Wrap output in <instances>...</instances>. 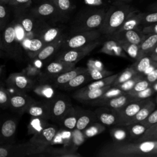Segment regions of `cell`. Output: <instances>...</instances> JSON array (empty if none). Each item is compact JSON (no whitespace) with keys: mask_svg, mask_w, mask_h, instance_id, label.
<instances>
[{"mask_svg":"<svg viewBox=\"0 0 157 157\" xmlns=\"http://www.w3.org/2000/svg\"><path fill=\"white\" fill-rule=\"evenodd\" d=\"M157 155V141L144 140L133 142H110L98 152L101 157H138Z\"/></svg>","mask_w":157,"mask_h":157,"instance_id":"cell-1","label":"cell"},{"mask_svg":"<svg viewBox=\"0 0 157 157\" xmlns=\"http://www.w3.org/2000/svg\"><path fill=\"white\" fill-rule=\"evenodd\" d=\"M118 2L110 6L106 11L104 21L99 28L102 35L107 36L117 32L129 14L135 10L128 4Z\"/></svg>","mask_w":157,"mask_h":157,"instance_id":"cell-2","label":"cell"},{"mask_svg":"<svg viewBox=\"0 0 157 157\" xmlns=\"http://www.w3.org/2000/svg\"><path fill=\"white\" fill-rule=\"evenodd\" d=\"M106 11L104 9L90 10L80 15L73 21L71 27V34L97 30L101 28Z\"/></svg>","mask_w":157,"mask_h":157,"instance_id":"cell-3","label":"cell"},{"mask_svg":"<svg viewBox=\"0 0 157 157\" xmlns=\"http://www.w3.org/2000/svg\"><path fill=\"white\" fill-rule=\"evenodd\" d=\"M102 35L99 29L72 33L67 36L61 50H69L86 47L99 40Z\"/></svg>","mask_w":157,"mask_h":157,"instance_id":"cell-4","label":"cell"},{"mask_svg":"<svg viewBox=\"0 0 157 157\" xmlns=\"http://www.w3.org/2000/svg\"><path fill=\"white\" fill-rule=\"evenodd\" d=\"M17 17L19 23L24 31L28 34H31L32 38L36 37L47 26L40 22L39 18L35 17L31 12L27 13L23 9H18ZM31 38V39H32Z\"/></svg>","mask_w":157,"mask_h":157,"instance_id":"cell-5","label":"cell"},{"mask_svg":"<svg viewBox=\"0 0 157 157\" xmlns=\"http://www.w3.org/2000/svg\"><path fill=\"white\" fill-rule=\"evenodd\" d=\"M1 49L10 58H15L20 53V45L16 41L13 25H9L4 29L1 39Z\"/></svg>","mask_w":157,"mask_h":157,"instance_id":"cell-6","label":"cell"},{"mask_svg":"<svg viewBox=\"0 0 157 157\" xmlns=\"http://www.w3.org/2000/svg\"><path fill=\"white\" fill-rule=\"evenodd\" d=\"M100 44L101 42L98 40L96 42L85 47L69 50H61V52L56 56V60H60L76 64L78 61L81 60L91 52Z\"/></svg>","mask_w":157,"mask_h":157,"instance_id":"cell-7","label":"cell"},{"mask_svg":"<svg viewBox=\"0 0 157 157\" xmlns=\"http://www.w3.org/2000/svg\"><path fill=\"white\" fill-rule=\"evenodd\" d=\"M56 133L57 129L55 126H48L44 127L34 133V135L30 139L29 142L38 148L47 149L52 144Z\"/></svg>","mask_w":157,"mask_h":157,"instance_id":"cell-8","label":"cell"},{"mask_svg":"<svg viewBox=\"0 0 157 157\" xmlns=\"http://www.w3.org/2000/svg\"><path fill=\"white\" fill-rule=\"evenodd\" d=\"M150 99L132 101L123 108L117 110L119 116V126H127L131 119L140 109L146 104Z\"/></svg>","mask_w":157,"mask_h":157,"instance_id":"cell-9","label":"cell"},{"mask_svg":"<svg viewBox=\"0 0 157 157\" xmlns=\"http://www.w3.org/2000/svg\"><path fill=\"white\" fill-rule=\"evenodd\" d=\"M50 119L60 123L61 120L72 106L71 103L64 97L57 96L50 102Z\"/></svg>","mask_w":157,"mask_h":157,"instance_id":"cell-10","label":"cell"},{"mask_svg":"<svg viewBox=\"0 0 157 157\" xmlns=\"http://www.w3.org/2000/svg\"><path fill=\"white\" fill-rule=\"evenodd\" d=\"M147 36L142 32V29H136L116 32L112 35L107 36V37L118 41L127 42L139 45Z\"/></svg>","mask_w":157,"mask_h":157,"instance_id":"cell-11","label":"cell"},{"mask_svg":"<svg viewBox=\"0 0 157 157\" xmlns=\"http://www.w3.org/2000/svg\"><path fill=\"white\" fill-rule=\"evenodd\" d=\"M9 86L18 93H25L31 89L33 82L28 75L22 73H13L7 79Z\"/></svg>","mask_w":157,"mask_h":157,"instance_id":"cell-12","label":"cell"},{"mask_svg":"<svg viewBox=\"0 0 157 157\" xmlns=\"http://www.w3.org/2000/svg\"><path fill=\"white\" fill-rule=\"evenodd\" d=\"M98 121L105 126H116L119 123L117 110L105 106H100L94 111Z\"/></svg>","mask_w":157,"mask_h":157,"instance_id":"cell-13","label":"cell"},{"mask_svg":"<svg viewBox=\"0 0 157 157\" xmlns=\"http://www.w3.org/2000/svg\"><path fill=\"white\" fill-rule=\"evenodd\" d=\"M111 87L112 85H109L103 88L84 91L78 90L75 93L73 97L76 100L81 102L91 104L92 102L99 100L101 96Z\"/></svg>","mask_w":157,"mask_h":157,"instance_id":"cell-14","label":"cell"},{"mask_svg":"<svg viewBox=\"0 0 157 157\" xmlns=\"http://www.w3.org/2000/svg\"><path fill=\"white\" fill-rule=\"evenodd\" d=\"M31 12L35 17L40 20L55 18L57 16L62 17L55 6L52 2L43 3L33 9Z\"/></svg>","mask_w":157,"mask_h":157,"instance_id":"cell-15","label":"cell"},{"mask_svg":"<svg viewBox=\"0 0 157 157\" xmlns=\"http://www.w3.org/2000/svg\"><path fill=\"white\" fill-rule=\"evenodd\" d=\"M66 37L67 36L63 34L56 40L45 45L39 53L34 57V58L40 61H44L50 57L59 50V49H60Z\"/></svg>","mask_w":157,"mask_h":157,"instance_id":"cell-16","label":"cell"},{"mask_svg":"<svg viewBox=\"0 0 157 157\" xmlns=\"http://www.w3.org/2000/svg\"><path fill=\"white\" fill-rule=\"evenodd\" d=\"M34 118L43 120L50 119V104L49 102H36L31 104L26 110Z\"/></svg>","mask_w":157,"mask_h":157,"instance_id":"cell-17","label":"cell"},{"mask_svg":"<svg viewBox=\"0 0 157 157\" xmlns=\"http://www.w3.org/2000/svg\"><path fill=\"white\" fill-rule=\"evenodd\" d=\"M131 66L138 74L145 76L157 67V61L153 60L150 56L147 55L136 60Z\"/></svg>","mask_w":157,"mask_h":157,"instance_id":"cell-18","label":"cell"},{"mask_svg":"<svg viewBox=\"0 0 157 157\" xmlns=\"http://www.w3.org/2000/svg\"><path fill=\"white\" fill-rule=\"evenodd\" d=\"M99 52L109 55L126 57V53L124 51L118 41L112 38L108 37V40L103 44Z\"/></svg>","mask_w":157,"mask_h":157,"instance_id":"cell-19","label":"cell"},{"mask_svg":"<svg viewBox=\"0 0 157 157\" xmlns=\"http://www.w3.org/2000/svg\"><path fill=\"white\" fill-rule=\"evenodd\" d=\"M75 64L63 61L56 60L47 66L45 71L48 75L55 78L57 75L75 67Z\"/></svg>","mask_w":157,"mask_h":157,"instance_id":"cell-20","label":"cell"},{"mask_svg":"<svg viewBox=\"0 0 157 157\" xmlns=\"http://www.w3.org/2000/svg\"><path fill=\"white\" fill-rule=\"evenodd\" d=\"M132 101H134L132 96L129 94L125 93L123 94L109 99L100 103L98 106H105L113 109L119 110Z\"/></svg>","mask_w":157,"mask_h":157,"instance_id":"cell-21","label":"cell"},{"mask_svg":"<svg viewBox=\"0 0 157 157\" xmlns=\"http://www.w3.org/2000/svg\"><path fill=\"white\" fill-rule=\"evenodd\" d=\"M34 101L23 93H18L11 95L10 107L20 111L26 110L28 107Z\"/></svg>","mask_w":157,"mask_h":157,"instance_id":"cell-22","label":"cell"},{"mask_svg":"<svg viewBox=\"0 0 157 157\" xmlns=\"http://www.w3.org/2000/svg\"><path fill=\"white\" fill-rule=\"evenodd\" d=\"M143 15L144 12H141L135 9L129 14L128 17L117 32L139 29V26L142 25Z\"/></svg>","mask_w":157,"mask_h":157,"instance_id":"cell-23","label":"cell"},{"mask_svg":"<svg viewBox=\"0 0 157 157\" xmlns=\"http://www.w3.org/2000/svg\"><path fill=\"white\" fill-rule=\"evenodd\" d=\"M98 121V120L94 112L88 110L80 109L75 129L80 131H83L88 126Z\"/></svg>","mask_w":157,"mask_h":157,"instance_id":"cell-24","label":"cell"},{"mask_svg":"<svg viewBox=\"0 0 157 157\" xmlns=\"http://www.w3.org/2000/svg\"><path fill=\"white\" fill-rule=\"evenodd\" d=\"M80 112V109L72 106L59 123L67 129L73 130L76 129Z\"/></svg>","mask_w":157,"mask_h":157,"instance_id":"cell-25","label":"cell"},{"mask_svg":"<svg viewBox=\"0 0 157 157\" xmlns=\"http://www.w3.org/2000/svg\"><path fill=\"white\" fill-rule=\"evenodd\" d=\"M87 69L88 68L85 67H74L53 78L55 84L57 86H60L61 87L63 85L69 82L76 75L86 71Z\"/></svg>","mask_w":157,"mask_h":157,"instance_id":"cell-26","label":"cell"},{"mask_svg":"<svg viewBox=\"0 0 157 157\" xmlns=\"http://www.w3.org/2000/svg\"><path fill=\"white\" fill-rule=\"evenodd\" d=\"M62 29L58 27H46L36 37L41 39L47 45L58 39L63 35Z\"/></svg>","mask_w":157,"mask_h":157,"instance_id":"cell-27","label":"cell"},{"mask_svg":"<svg viewBox=\"0 0 157 157\" xmlns=\"http://www.w3.org/2000/svg\"><path fill=\"white\" fill-rule=\"evenodd\" d=\"M155 103L151 99H149L148 102L145 104L140 110L136 113V115L131 119V120L128 123V125L134 123H141L144 120H145L149 115L155 109Z\"/></svg>","mask_w":157,"mask_h":157,"instance_id":"cell-28","label":"cell"},{"mask_svg":"<svg viewBox=\"0 0 157 157\" xmlns=\"http://www.w3.org/2000/svg\"><path fill=\"white\" fill-rule=\"evenodd\" d=\"M90 79H91V77L88 69L86 71L76 75L72 79H71L69 82L63 85L61 87L64 90H73L74 88H76L80 86L83 83H86L88 81L90 80Z\"/></svg>","mask_w":157,"mask_h":157,"instance_id":"cell-29","label":"cell"},{"mask_svg":"<svg viewBox=\"0 0 157 157\" xmlns=\"http://www.w3.org/2000/svg\"><path fill=\"white\" fill-rule=\"evenodd\" d=\"M157 44V34L147 35L139 45V58L148 55Z\"/></svg>","mask_w":157,"mask_h":157,"instance_id":"cell-30","label":"cell"},{"mask_svg":"<svg viewBox=\"0 0 157 157\" xmlns=\"http://www.w3.org/2000/svg\"><path fill=\"white\" fill-rule=\"evenodd\" d=\"M17 122L13 118L6 120L2 124L1 129V137L4 140H9L14 136L17 129Z\"/></svg>","mask_w":157,"mask_h":157,"instance_id":"cell-31","label":"cell"},{"mask_svg":"<svg viewBox=\"0 0 157 157\" xmlns=\"http://www.w3.org/2000/svg\"><path fill=\"white\" fill-rule=\"evenodd\" d=\"M119 74H113L109 77H107L105 78L99 79L98 80H96L95 82H93L88 85H87L85 86L82 87L79 91H88V90H95V89H98L101 88H103L109 85H112L113 82L115 81V80L117 78Z\"/></svg>","mask_w":157,"mask_h":157,"instance_id":"cell-32","label":"cell"},{"mask_svg":"<svg viewBox=\"0 0 157 157\" xmlns=\"http://www.w3.org/2000/svg\"><path fill=\"white\" fill-rule=\"evenodd\" d=\"M110 134L113 140L116 142H129V139H131L126 126L116 125L115 127L111 128Z\"/></svg>","mask_w":157,"mask_h":157,"instance_id":"cell-33","label":"cell"},{"mask_svg":"<svg viewBox=\"0 0 157 157\" xmlns=\"http://www.w3.org/2000/svg\"><path fill=\"white\" fill-rule=\"evenodd\" d=\"M45 156L54 157H75L81 156L76 151L67 148H51L48 147L45 151Z\"/></svg>","mask_w":157,"mask_h":157,"instance_id":"cell-34","label":"cell"},{"mask_svg":"<svg viewBox=\"0 0 157 157\" xmlns=\"http://www.w3.org/2000/svg\"><path fill=\"white\" fill-rule=\"evenodd\" d=\"M46 44L39 37L31 39L28 47V52L31 58H34Z\"/></svg>","mask_w":157,"mask_h":157,"instance_id":"cell-35","label":"cell"},{"mask_svg":"<svg viewBox=\"0 0 157 157\" xmlns=\"http://www.w3.org/2000/svg\"><path fill=\"white\" fill-rule=\"evenodd\" d=\"M126 126L129 132L130 138L132 139H138L144 134L148 128L141 123L131 124Z\"/></svg>","mask_w":157,"mask_h":157,"instance_id":"cell-36","label":"cell"},{"mask_svg":"<svg viewBox=\"0 0 157 157\" xmlns=\"http://www.w3.org/2000/svg\"><path fill=\"white\" fill-rule=\"evenodd\" d=\"M138 73L134 69V68L131 66L127 67L124 71H123L121 73L119 74L117 78L112 84V86H117L123 83L126 82L127 80L131 79L134 76L137 75Z\"/></svg>","mask_w":157,"mask_h":157,"instance_id":"cell-37","label":"cell"},{"mask_svg":"<svg viewBox=\"0 0 157 157\" xmlns=\"http://www.w3.org/2000/svg\"><path fill=\"white\" fill-rule=\"evenodd\" d=\"M105 129V126L104 124L99 121L95 122L83 131V135L86 138H90L101 134Z\"/></svg>","mask_w":157,"mask_h":157,"instance_id":"cell-38","label":"cell"},{"mask_svg":"<svg viewBox=\"0 0 157 157\" xmlns=\"http://www.w3.org/2000/svg\"><path fill=\"white\" fill-rule=\"evenodd\" d=\"M88 69L90 74L91 79L94 80L102 79L113 74V72L112 71H109L94 66H90Z\"/></svg>","mask_w":157,"mask_h":157,"instance_id":"cell-39","label":"cell"},{"mask_svg":"<svg viewBox=\"0 0 157 157\" xmlns=\"http://www.w3.org/2000/svg\"><path fill=\"white\" fill-rule=\"evenodd\" d=\"M120 45L126 53V54L129 56L131 58L134 59L136 61L139 58V45L129 43L127 42H121L118 41Z\"/></svg>","mask_w":157,"mask_h":157,"instance_id":"cell-40","label":"cell"},{"mask_svg":"<svg viewBox=\"0 0 157 157\" xmlns=\"http://www.w3.org/2000/svg\"><path fill=\"white\" fill-rule=\"evenodd\" d=\"M126 92H124V91L121 90V89H120L119 88H118L117 86H112L109 88L102 96L101 98L94 102H92L91 105H98L100 103L109 99H110L112 98H114V97H116L117 96H119V95H121V94H123L124 93H125Z\"/></svg>","mask_w":157,"mask_h":157,"instance_id":"cell-41","label":"cell"},{"mask_svg":"<svg viewBox=\"0 0 157 157\" xmlns=\"http://www.w3.org/2000/svg\"><path fill=\"white\" fill-rule=\"evenodd\" d=\"M50 1L55 6L62 17L67 14L72 9L70 0H50Z\"/></svg>","mask_w":157,"mask_h":157,"instance_id":"cell-42","label":"cell"},{"mask_svg":"<svg viewBox=\"0 0 157 157\" xmlns=\"http://www.w3.org/2000/svg\"><path fill=\"white\" fill-rule=\"evenodd\" d=\"M144 77H145L144 75L140 74H137V75L134 76L131 79L127 80L126 82H125L123 83L122 84H120L117 86L118 88H119L120 89H121V90L124 91V92L127 93L128 91H129L131 89H132V88L134 86V85L136 84V83L137 82H139L140 80H141L142 78H143Z\"/></svg>","mask_w":157,"mask_h":157,"instance_id":"cell-43","label":"cell"},{"mask_svg":"<svg viewBox=\"0 0 157 157\" xmlns=\"http://www.w3.org/2000/svg\"><path fill=\"white\" fill-rule=\"evenodd\" d=\"M157 139V123L153 124L144 132V134L140 137L137 141L144 140H156Z\"/></svg>","mask_w":157,"mask_h":157,"instance_id":"cell-44","label":"cell"},{"mask_svg":"<svg viewBox=\"0 0 157 157\" xmlns=\"http://www.w3.org/2000/svg\"><path fill=\"white\" fill-rule=\"evenodd\" d=\"M11 94L8 90L1 86L0 88V105L2 109H6L10 107Z\"/></svg>","mask_w":157,"mask_h":157,"instance_id":"cell-45","label":"cell"},{"mask_svg":"<svg viewBox=\"0 0 157 157\" xmlns=\"http://www.w3.org/2000/svg\"><path fill=\"white\" fill-rule=\"evenodd\" d=\"M152 84L151 83H150L145 78V77H144L141 80H140L139 82H137L136 83V84L134 85V86L132 88V89H131L130 91H128L127 93H128L131 95L134 94L136 93H138L139 91H141L147 88L148 87L150 86Z\"/></svg>","mask_w":157,"mask_h":157,"instance_id":"cell-46","label":"cell"},{"mask_svg":"<svg viewBox=\"0 0 157 157\" xmlns=\"http://www.w3.org/2000/svg\"><path fill=\"white\" fill-rule=\"evenodd\" d=\"M9 18V10L5 4L1 2L0 5V29L2 31L6 27Z\"/></svg>","mask_w":157,"mask_h":157,"instance_id":"cell-47","label":"cell"},{"mask_svg":"<svg viewBox=\"0 0 157 157\" xmlns=\"http://www.w3.org/2000/svg\"><path fill=\"white\" fill-rule=\"evenodd\" d=\"M153 92H154V90L153 89L151 85L147 88L141 91H139L138 93H136L134 94H132L131 96H132L134 101L145 99H148L150 97H151V95L153 94Z\"/></svg>","mask_w":157,"mask_h":157,"instance_id":"cell-48","label":"cell"},{"mask_svg":"<svg viewBox=\"0 0 157 157\" xmlns=\"http://www.w3.org/2000/svg\"><path fill=\"white\" fill-rule=\"evenodd\" d=\"M157 23V11L144 13L142 25H150Z\"/></svg>","mask_w":157,"mask_h":157,"instance_id":"cell-49","label":"cell"},{"mask_svg":"<svg viewBox=\"0 0 157 157\" xmlns=\"http://www.w3.org/2000/svg\"><path fill=\"white\" fill-rule=\"evenodd\" d=\"M157 123V109H155L149 115V116L141 122L142 124L147 126L148 128L153 124Z\"/></svg>","mask_w":157,"mask_h":157,"instance_id":"cell-50","label":"cell"},{"mask_svg":"<svg viewBox=\"0 0 157 157\" xmlns=\"http://www.w3.org/2000/svg\"><path fill=\"white\" fill-rule=\"evenodd\" d=\"M142 31L146 35L157 34V23L144 26L142 29Z\"/></svg>","mask_w":157,"mask_h":157,"instance_id":"cell-51","label":"cell"},{"mask_svg":"<svg viewBox=\"0 0 157 157\" xmlns=\"http://www.w3.org/2000/svg\"><path fill=\"white\" fill-rule=\"evenodd\" d=\"M31 1L32 0H10L9 4L12 6L26 8L31 4Z\"/></svg>","mask_w":157,"mask_h":157,"instance_id":"cell-52","label":"cell"},{"mask_svg":"<svg viewBox=\"0 0 157 157\" xmlns=\"http://www.w3.org/2000/svg\"><path fill=\"white\" fill-rule=\"evenodd\" d=\"M145 77L151 84L157 81V67L151 72L145 75Z\"/></svg>","mask_w":157,"mask_h":157,"instance_id":"cell-53","label":"cell"},{"mask_svg":"<svg viewBox=\"0 0 157 157\" xmlns=\"http://www.w3.org/2000/svg\"><path fill=\"white\" fill-rule=\"evenodd\" d=\"M148 9L150 12L157 11V1H155V2H153L151 4H150L148 6Z\"/></svg>","mask_w":157,"mask_h":157,"instance_id":"cell-54","label":"cell"},{"mask_svg":"<svg viewBox=\"0 0 157 157\" xmlns=\"http://www.w3.org/2000/svg\"><path fill=\"white\" fill-rule=\"evenodd\" d=\"M151 86L153 88V89L154 90V91L157 92V81H156L155 82H154L153 83H152Z\"/></svg>","mask_w":157,"mask_h":157,"instance_id":"cell-55","label":"cell"},{"mask_svg":"<svg viewBox=\"0 0 157 157\" xmlns=\"http://www.w3.org/2000/svg\"><path fill=\"white\" fill-rule=\"evenodd\" d=\"M150 56V57L151 58V59L155 61H157V54L155 55H148Z\"/></svg>","mask_w":157,"mask_h":157,"instance_id":"cell-56","label":"cell"},{"mask_svg":"<svg viewBox=\"0 0 157 157\" xmlns=\"http://www.w3.org/2000/svg\"><path fill=\"white\" fill-rule=\"evenodd\" d=\"M134 0H117L118 2H130Z\"/></svg>","mask_w":157,"mask_h":157,"instance_id":"cell-57","label":"cell"},{"mask_svg":"<svg viewBox=\"0 0 157 157\" xmlns=\"http://www.w3.org/2000/svg\"><path fill=\"white\" fill-rule=\"evenodd\" d=\"M10 0H0V2H3L4 4H9Z\"/></svg>","mask_w":157,"mask_h":157,"instance_id":"cell-58","label":"cell"},{"mask_svg":"<svg viewBox=\"0 0 157 157\" xmlns=\"http://www.w3.org/2000/svg\"><path fill=\"white\" fill-rule=\"evenodd\" d=\"M156 102H157V98H156Z\"/></svg>","mask_w":157,"mask_h":157,"instance_id":"cell-59","label":"cell"},{"mask_svg":"<svg viewBox=\"0 0 157 157\" xmlns=\"http://www.w3.org/2000/svg\"><path fill=\"white\" fill-rule=\"evenodd\" d=\"M156 141H157V139H156Z\"/></svg>","mask_w":157,"mask_h":157,"instance_id":"cell-60","label":"cell"}]
</instances>
